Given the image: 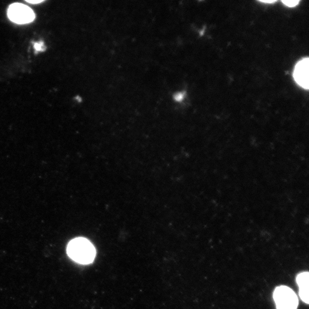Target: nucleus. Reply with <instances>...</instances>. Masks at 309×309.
<instances>
[{
	"label": "nucleus",
	"mask_w": 309,
	"mask_h": 309,
	"mask_svg": "<svg viewBox=\"0 0 309 309\" xmlns=\"http://www.w3.org/2000/svg\"><path fill=\"white\" fill-rule=\"evenodd\" d=\"M28 3H31V4H39V3L43 2L44 1H26Z\"/></svg>",
	"instance_id": "nucleus-9"
},
{
	"label": "nucleus",
	"mask_w": 309,
	"mask_h": 309,
	"mask_svg": "<svg viewBox=\"0 0 309 309\" xmlns=\"http://www.w3.org/2000/svg\"><path fill=\"white\" fill-rule=\"evenodd\" d=\"M67 253L73 261L81 264H89L95 258L96 250L89 240L77 238L68 244Z\"/></svg>",
	"instance_id": "nucleus-1"
},
{
	"label": "nucleus",
	"mask_w": 309,
	"mask_h": 309,
	"mask_svg": "<svg viewBox=\"0 0 309 309\" xmlns=\"http://www.w3.org/2000/svg\"><path fill=\"white\" fill-rule=\"evenodd\" d=\"M8 15L10 19L16 23L27 24L34 20L35 15L28 6L16 3L9 6Z\"/></svg>",
	"instance_id": "nucleus-3"
},
{
	"label": "nucleus",
	"mask_w": 309,
	"mask_h": 309,
	"mask_svg": "<svg viewBox=\"0 0 309 309\" xmlns=\"http://www.w3.org/2000/svg\"><path fill=\"white\" fill-rule=\"evenodd\" d=\"M34 48L37 52L44 51L45 50V46L43 42L42 41L35 43Z\"/></svg>",
	"instance_id": "nucleus-7"
},
{
	"label": "nucleus",
	"mask_w": 309,
	"mask_h": 309,
	"mask_svg": "<svg viewBox=\"0 0 309 309\" xmlns=\"http://www.w3.org/2000/svg\"><path fill=\"white\" fill-rule=\"evenodd\" d=\"M309 58H305L296 65L294 72V77L296 82L307 90L309 87Z\"/></svg>",
	"instance_id": "nucleus-4"
},
{
	"label": "nucleus",
	"mask_w": 309,
	"mask_h": 309,
	"mask_svg": "<svg viewBox=\"0 0 309 309\" xmlns=\"http://www.w3.org/2000/svg\"><path fill=\"white\" fill-rule=\"evenodd\" d=\"M297 283L300 288V296L301 300L306 304H309V273L304 272L299 274L297 277Z\"/></svg>",
	"instance_id": "nucleus-5"
},
{
	"label": "nucleus",
	"mask_w": 309,
	"mask_h": 309,
	"mask_svg": "<svg viewBox=\"0 0 309 309\" xmlns=\"http://www.w3.org/2000/svg\"><path fill=\"white\" fill-rule=\"evenodd\" d=\"M276 309H297L298 300L297 295L291 288L285 286L276 288L273 295Z\"/></svg>",
	"instance_id": "nucleus-2"
},
{
	"label": "nucleus",
	"mask_w": 309,
	"mask_h": 309,
	"mask_svg": "<svg viewBox=\"0 0 309 309\" xmlns=\"http://www.w3.org/2000/svg\"><path fill=\"white\" fill-rule=\"evenodd\" d=\"M260 2H264V3H269V4H272V3H274L275 2H276V1H273V0H271V1H265V0H263V1H260Z\"/></svg>",
	"instance_id": "nucleus-10"
},
{
	"label": "nucleus",
	"mask_w": 309,
	"mask_h": 309,
	"mask_svg": "<svg viewBox=\"0 0 309 309\" xmlns=\"http://www.w3.org/2000/svg\"><path fill=\"white\" fill-rule=\"evenodd\" d=\"M184 97V95L182 93H177L176 95L174 96V98L175 100L177 101V102H180L182 99H183Z\"/></svg>",
	"instance_id": "nucleus-8"
},
{
	"label": "nucleus",
	"mask_w": 309,
	"mask_h": 309,
	"mask_svg": "<svg viewBox=\"0 0 309 309\" xmlns=\"http://www.w3.org/2000/svg\"><path fill=\"white\" fill-rule=\"evenodd\" d=\"M282 2L284 3V4L286 5L289 6V7H294V6H297L299 2H300V1H298V0H283Z\"/></svg>",
	"instance_id": "nucleus-6"
}]
</instances>
